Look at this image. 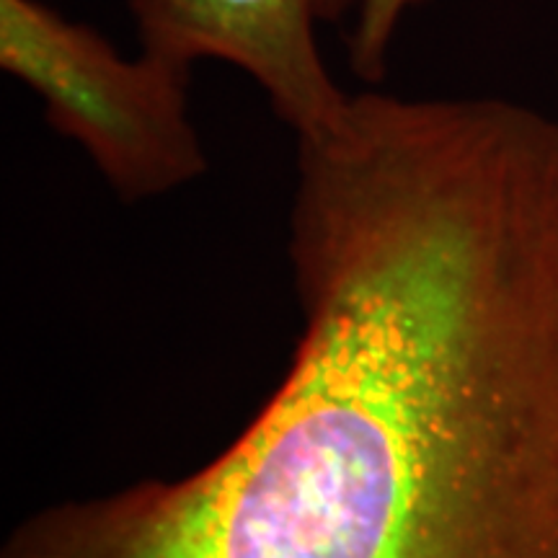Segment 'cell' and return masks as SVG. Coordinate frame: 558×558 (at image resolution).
Listing matches in <instances>:
<instances>
[{"mask_svg":"<svg viewBox=\"0 0 558 558\" xmlns=\"http://www.w3.org/2000/svg\"><path fill=\"white\" fill-rule=\"evenodd\" d=\"M303 331L233 442L41 509L58 558H558V120L362 90L298 137Z\"/></svg>","mask_w":558,"mask_h":558,"instance_id":"1","label":"cell"},{"mask_svg":"<svg viewBox=\"0 0 558 558\" xmlns=\"http://www.w3.org/2000/svg\"><path fill=\"white\" fill-rule=\"evenodd\" d=\"M0 68L39 96L47 124L120 199H158L205 177L190 68L145 50L128 58L41 0H0Z\"/></svg>","mask_w":558,"mask_h":558,"instance_id":"2","label":"cell"},{"mask_svg":"<svg viewBox=\"0 0 558 558\" xmlns=\"http://www.w3.org/2000/svg\"><path fill=\"white\" fill-rule=\"evenodd\" d=\"M362 0H128L140 50L194 68L246 73L298 137L329 130L349 96L320 54V26L357 16Z\"/></svg>","mask_w":558,"mask_h":558,"instance_id":"3","label":"cell"},{"mask_svg":"<svg viewBox=\"0 0 558 558\" xmlns=\"http://www.w3.org/2000/svg\"><path fill=\"white\" fill-rule=\"evenodd\" d=\"M424 3L427 0H362L347 39L349 70L360 81H365L367 86H378L386 78L390 47L403 19Z\"/></svg>","mask_w":558,"mask_h":558,"instance_id":"4","label":"cell"}]
</instances>
